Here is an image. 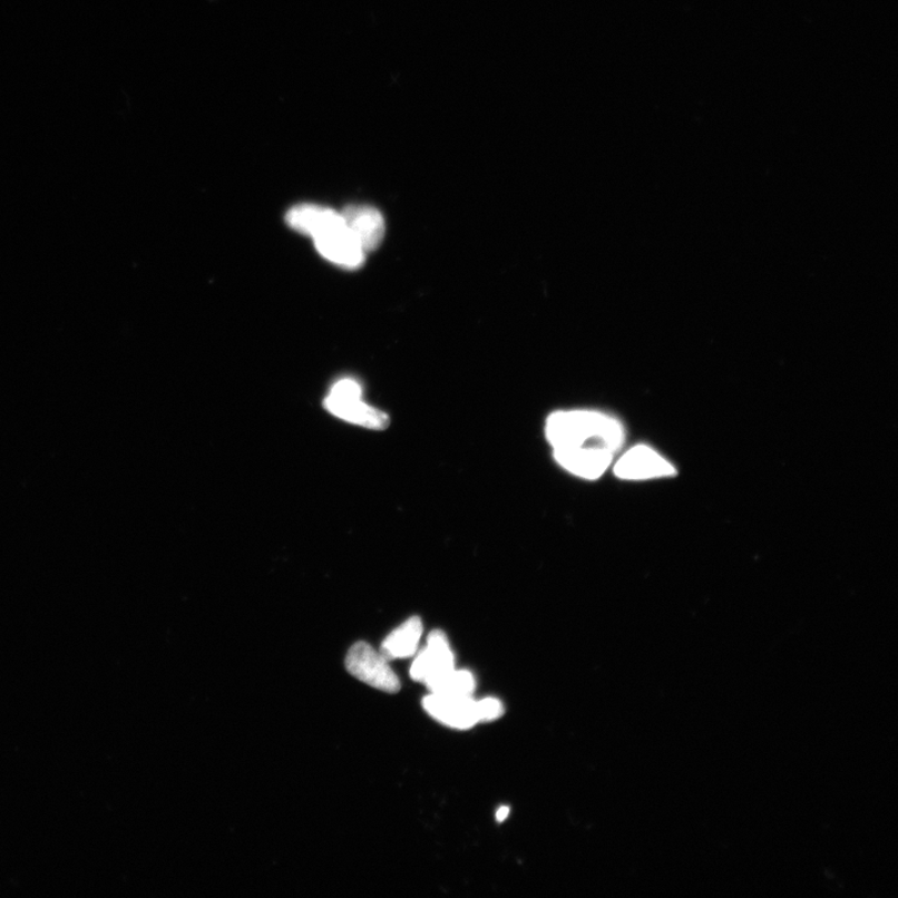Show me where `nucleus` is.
Here are the masks:
<instances>
[{"mask_svg": "<svg viewBox=\"0 0 898 898\" xmlns=\"http://www.w3.org/2000/svg\"><path fill=\"white\" fill-rule=\"evenodd\" d=\"M323 406L339 419L370 430H384L390 424L388 413L362 401L361 384L351 379H343L333 384Z\"/></svg>", "mask_w": 898, "mask_h": 898, "instance_id": "2", "label": "nucleus"}, {"mask_svg": "<svg viewBox=\"0 0 898 898\" xmlns=\"http://www.w3.org/2000/svg\"><path fill=\"white\" fill-rule=\"evenodd\" d=\"M428 689L433 694L472 696L476 691V679L471 672L455 670Z\"/></svg>", "mask_w": 898, "mask_h": 898, "instance_id": "12", "label": "nucleus"}, {"mask_svg": "<svg viewBox=\"0 0 898 898\" xmlns=\"http://www.w3.org/2000/svg\"><path fill=\"white\" fill-rule=\"evenodd\" d=\"M553 449L605 448L614 455L625 442V428L615 417L599 411L574 410L552 413L546 422Z\"/></svg>", "mask_w": 898, "mask_h": 898, "instance_id": "1", "label": "nucleus"}, {"mask_svg": "<svg viewBox=\"0 0 898 898\" xmlns=\"http://www.w3.org/2000/svg\"><path fill=\"white\" fill-rule=\"evenodd\" d=\"M455 670V655L447 635L442 631H433L428 635L427 645L416 656L410 674L414 682L431 687Z\"/></svg>", "mask_w": 898, "mask_h": 898, "instance_id": "4", "label": "nucleus"}, {"mask_svg": "<svg viewBox=\"0 0 898 898\" xmlns=\"http://www.w3.org/2000/svg\"><path fill=\"white\" fill-rule=\"evenodd\" d=\"M348 672L379 691L396 694L401 691L399 676L392 671L389 661L364 642L354 644L346 656Z\"/></svg>", "mask_w": 898, "mask_h": 898, "instance_id": "3", "label": "nucleus"}, {"mask_svg": "<svg viewBox=\"0 0 898 898\" xmlns=\"http://www.w3.org/2000/svg\"><path fill=\"white\" fill-rule=\"evenodd\" d=\"M505 714V706L502 702L496 697H485L482 701L477 702V716L478 723H490L495 720L502 718Z\"/></svg>", "mask_w": 898, "mask_h": 898, "instance_id": "13", "label": "nucleus"}, {"mask_svg": "<svg viewBox=\"0 0 898 898\" xmlns=\"http://www.w3.org/2000/svg\"><path fill=\"white\" fill-rule=\"evenodd\" d=\"M556 462L573 476L594 480L601 478L611 467L614 453L605 448L553 449Z\"/></svg>", "mask_w": 898, "mask_h": 898, "instance_id": "7", "label": "nucleus"}, {"mask_svg": "<svg viewBox=\"0 0 898 898\" xmlns=\"http://www.w3.org/2000/svg\"><path fill=\"white\" fill-rule=\"evenodd\" d=\"M422 704L428 714L446 726L467 730L478 724L477 701L472 696L431 693Z\"/></svg>", "mask_w": 898, "mask_h": 898, "instance_id": "6", "label": "nucleus"}, {"mask_svg": "<svg viewBox=\"0 0 898 898\" xmlns=\"http://www.w3.org/2000/svg\"><path fill=\"white\" fill-rule=\"evenodd\" d=\"M614 475L624 480H645L676 475L671 462L650 446H635L615 463Z\"/></svg>", "mask_w": 898, "mask_h": 898, "instance_id": "5", "label": "nucleus"}, {"mask_svg": "<svg viewBox=\"0 0 898 898\" xmlns=\"http://www.w3.org/2000/svg\"><path fill=\"white\" fill-rule=\"evenodd\" d=\"M422 634L423 624L420 617L407 619L384 640L381 654L389 662L411 657L419 651Z\"/></svg>", "mask_w": 898, "mask_h": 898, "instance_id": "11", "label": "nucleus"}, {"mask_svg": "<svg viewBox=\"0 0 898 898\" xmlns=\"http://www.w3.org/2000/svg\"><path fill=\"white\" fill-rule=\"evenodd\" d=\"M315 246L321 256L340 267L354 270L363 265L365 253L346 226L332 230L315 240Z\"/></svg>", "mask_w": 898, "mask_h": 898, "instance_id": "9", "label": "nucleus"}, {"mask_svg": "<svg viewBox=\"0 0 898 898\" xmlns=\"http://www.w3.org/2000/svg\"><path fill=\"white\" fill-rule=\"evenodd\" d=\"M509 812H510L509 808L507 807L500 808L496 814L497 821L504 822L508 818Z\"/></svg>", "mask_w": 898, "mask_h": 898, "instance_id": "14", "label": "nucleus"}, {"mask_svg": "<svg viewBox=\"0 0 898 898\" xmlns=\"http://www.w3.org/2000/svg\"><path fill=\"white\" fill-rule=\"evenodd\" d=\"M343 224L358 240L365 254L383 242L385 224L382 214L369 205H350L341 213Z\"/></svg>", "mask_w": 898, "mask_h": 898, "instance_id": "8", "label": "nucleus"}, {"mask_svg": "<svg viewBox=\"0 0 898 898\" xmlns=\"http://www.w3.org/2000/svg\"><path fill=\"white\" fill-rule=\"evenodd\" d=\"M286 223L295 232L313 240L344 225L341 213L313 204H302L290 208Z\"/></svg>", "mask_w": 898, "mask_h": 898, "instance_id": "10", "label": "nucleus"}]
</instances>
